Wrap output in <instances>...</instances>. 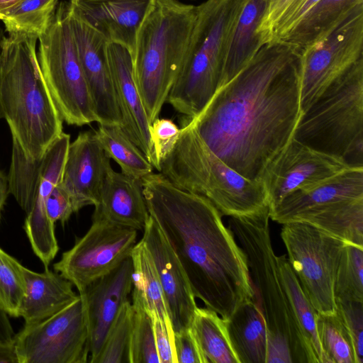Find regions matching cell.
I'll return each instance as SVG.
<instances>
[{"label": "cell", "mask_w": 363, "mask_h": 363, "mask_svg": "<svg viewBox=\"0 0 363 363\" xmlns=\"http://www.w3.org/2000/svg\"><path fill=\"white\" fill-rule=\"evenodd\" d=\"M301 116L299 50L271 40L190 122L224 162L245 178L259 180L294 138Z\"/></svg>", "instance_id": "1"}, {"label": "cell", "mask_w": 363, "mask_h": 363, "mask_svg": "<svg viewBox=\"0 0 363 363\" xmlns=\"http://www.w3.org/2000/svg\"><path fill=\"white\" fill-rule=\"evenodd\" d=\"M150 216L177 257L195 296L226 320L255 293L247 259L206 197L174 186L160 172L142 179Z\"/></svg>", "instance_id": "2"}, {"label": "cell", "mask_w": 363, "mask_h": 363, "mask_svg": "<svg viewBox=\"0 0 363 363\" xmlns=\"http://www.w3.org/2000/svg\"><path fill=\"white\" fill-rule=\"evenodd\" d=\"M38 39L4 36L0 52V104L14 137L26 155L42 158L62 133V119L43 78Z\"/></svg>", "instance_id": "3"}, {"label": "cell", "mask_w": 363, "mask_h": 363, "mask_svg": "<svg viewBox=\"0 0 363 363\" xmlns=\"http://www.w3.org/2000/svg\"><path fill=\"white\" fill-rule=\"evenodd\" d=\"M269 206L230 217L228 228L245 253L255 298L268 335L267 363H313L301 335L273 250Z\"/></svg>", "instance_id": "4"}, {"label": "cell", "mask_w": 363, "mask_h": 363, "mask_svg": "<svg viewBox=\"0 0 363 363\" xmlns=\"http://www.w3.org/2000/svg\"><path fill=\"white\" fill-rule=\"evenodd\" d=\"M196 17V6L156 0L138 28L133 77L150 123L159 118L182 68Z\"/></svg>", "instance_id": "5"}, {"label": "cell", "mask_w": 363, "mask_h": 363, "mask_svg": "<svg viewBox=\"0 0 363 363\" xmlns=\"http://www.w3.org/2000/svg\"><path fill=\"white\" fill-rule=\"evenodd\" d=\"M158 172L179 189L208 199L221 215L247 216L269 206L262 181L247 179L224 162L203 140L189 118Z\"/></svg>", "instance_id": "6"}, {"label": "cell", "mask_w": 363, "mask_h": 363, "mask_svg": "<svg viewBox=\"0 0 363 363\" xmlns=\"http://www.w3.org/2000/svg\"><path fill=\"white\" fill-rule=\"evenodd\" d=\"M245 0H206L196 17L187 51L167 101L187 118L196 116L220 86L238 16Z\"/></svg>", "instance_id": "7"}, {"label": "cell", "mask_w": 363, "mask_h": 363, "mask_svg": "<svg viewBox=\"0 0 363 363\" xmlns=\"http://www.w3.org/2000/svg\"><path fill=\"white\" fill-rule=\"evenodd\" d=\"M294 138L350 165L363 166V60L302 114Z\"/></svg>", "instance_id": "8"}, {"label": "cell", "mask_w": 363, "mask_h": 363, "mask_svg": "<svg viewBox=\"0 0 363 363\" xmlns=\"http://www.w3.org/2000/svg\"><path fill=\"white\" fill-rule=\"evenodd\" d=\"M38 40L40 72L62 121L77 126L97 122L75 46L69 2L57 5Z\"/></svg>", "instance_id": "9"}, {"label": "cell", "mask_w": 363, "mask_h": 363, "mask_svg": "<svg viewBox=\"0 0 363 363\" xmlns=\"http://www.w3.org/2000/svg\"><path fill=\"white\" fill-rule=\"evenodd\" d=\"M363 60V4L299 50L302 114L336 81Z\"/></svg>", "instance_id": "10"}, {"label": "cell", "mask_w": 363, "mask_h": 363, "mask_svg": "<svg viewBox=\"0 0 363 363\" xmlns=\"http://www.w3.org/2000/svg\"><path fill=\"white\" fill-rule=\"evenodd\" d=\"M282 225L288 260L306 296L318 313H336L334 283L346 242L307 223Z\"/></svg>", "instance_id": "11"}, {"label": "cell", "mask_w": 363, "mask_h": 363, "mask_svg": "<svg viewBox=\"0 0 363 363\" xmlns=\"http://www.w3.org/2000/svg\"><path fill=\"white\" fill-rule=\"evenodd\" d=\"M18 363H85L89 335L79 297L50 318L23 326L14 337Z\"/></svg>", "instance_id": "12"}, {"label": "cell", "mask_w": 363, "mask_h": 363, "mask_svg": "<svg viewBox=\"0 0 363 363\" xmlns=\"http://www.w3.org/2000/svg\"><path fill=\"white\" fill-rule=\"evenodd\" d=\"M137 231L106 221L92 220L88 231L62 253L53 268L80 293L130 257L136 244Z\"/></svg>", "instance_id": "13"}, {"label": "cell", "mask_w": 363, "mask_h": 363, "mask_svg": "<svg viewBox=\"0 0 363 363\" xmlns=\"http://www.w3.org/2000/svg\"><path fill=\"white\" fill-rule=\"evenodd\" d=\"M350 166L343 159L316 150L294 138L267 164L259 180L272 209L291 192Z\"/></svg>", "instance_id": "14"}, {"label": "cell", "mask_w": 363, "mask_h": 363, "mask_svg": "<svg viewBox=\"0 0 363 363\" xmlns=\"http://www.w3.org/2000/svg\"><path fill=\"white\" fill-rule=\"evenodd\" d=\"M69 3L75 46L97 123L121 126L123 117L108 62L107 41Z\"/></svg>", "instance_id": "15"}, {"label": "cell", "mask_w": 363, "mask_h": 363, "mask_svg": "<svg viewBox=\"0 0 363 363\" xmlns=\"http://www.w3.org/2000/svg\"><path fill=\"white\" fill-rule=\"evenodd\" d=\"M69 144L70 135L62 132L45 153L35 199L23 225L32 250L45 267H48L59 250L55 223L48 217L46 203L62 181Z\"/></svg>", "instance_id": "16"}, {"label": "cell", "mask_w": 363, "mask_h": 363, "mask_svg": "<svg viewBox=\"0 0 363 363\" xmlns=\"http://www.w3.org/2000/svg\"><path fill=\"white\" fill-rule=\"evenodd\" d=\"M133 264L130 257L116 269L79 293L89 335L91 363L99 356L107 333L131 292Z\"/></svg>", "instance_id": "17"}, {"label": "cell", "mask_w": 363, "mask_h": 363, "mask_svg": "<svg viewBox=\"0 0 363 363\" xmlns=\"http://www.w3.org/2000/svg\"><path fill=\"white\" fill-rule=\"evenodd\" d=\"M141 240L155 262L174 332L190 328L197 308L195 296L173 249L150 216Z\"/></svg>", "instance_id": "18"}, {"label": "cell", "mask_w": 363, "mask_h": 363, "mask_svg": "<svg viewBox=\"0 0 363 363\" xmlns=\"http://www.w3.org/2000/svg\"><path fill=\"white\" fill-rule=\"evenodd\" d=\"M112 168L94 132H81L70 143L60 184L69 194L74 213L95 206L104 179Z\"/></svg>", "instance_id": "19"}, {"label": "cell", "mask_w": 363, "mask_h": 363, "mask_svg": "<svg viewBox=\"0 0 363 363\" xmlns=\"http://www.w3.org/2000/svg\"><path fill=\"white\" fill-rule=\"evenodd\" d=\"M106 54L123 117L121 127L152 164L151 123L134 80L132 55L125 47L116 43H107Z\"/></svg>", "instance_id": "20"}, {"label": "cell", "mask_w": 363, "mask_h": 363, "mask_svg": "<svg viewBox=\"0 0 363 363\" xmlns=\"http://www.w3.org/2000/svg\"><path fill=\"white\" fill-rule=\"evenodd\" d=\"M156 0H75L69 1L108 43L125 47L133 55L137 32Z\"/></svg>", "instance_id": "21"}, {"label": "cell", "mask_w": 363, "mask_h": 363, "mask_svg": "<svg viewBox=\"0 0 363 363\" xmlns=\"http://www.w3.org/2000/svg\"><path fill=\"white\" fill-rule=\"evenodd\" d=\"M362 198L363 166L352 165L335 175L291 192L269 209V218L284 224L296 216L323 203Z\"/></svg>", "instance_id": "22"}, {"label": "cell", "mask_w": 363, "mask_h": 363, "mask_svg": "<svg viewBox=\"0 0 363 363\" xmlns=\"http://www.w3.org/2000/svg\"><path fill=\"white\" fill-rule=\"evenodd\" d=\"M92 220L143 230L150 216L143 195L142 179L111 168L94 206Z\"/></svg>", "instance_id": "23"}, {"label": "cell", "mask_w": 363, "mask_h": 363, "mask_svg": "<svg viewBox=\"0 0 363 363\" xmlns=\"http://www.w3.org/2000/svg\"><path fill=\"white\" fill-rule=\"evenodd\" d=\"M25 294L20 307L24 326L38 323L75 301L79 294L73 284L60 273L45 268L39 273L23 267Z\"/></svg>", "instance_id": "24"}, {"label": "cell", "mask_w": 363, "mask_h": 363, "mask_svg": "<svg viewBox=\"0 0 363 363\" xmlns=\"http://www.w3.org/2000/svg\"><path fill=\"white\" fill-rule=\"evenodd\" d=\"M291 222L307 223L346 243L363 246V198L323 203L296 216Z\"/></svg>", "instance_id": "25"}, {"label": "cell", "mask_w": 363, "mask_h": 363, "mask_svg": "<svg viewBox=\"0 0 363 363\" xmlns=\"http://www.w3.org/2000/svg\"><path fill=\"white\" fill-rule=\"evenodd\" d=\"M225 321L239 362L267 363V330L255 296L240 304Z\"/></svg>", "instance_id": "26"}, {"label": "cell", "mask_w": 363, "mask_h": 363, "mask_svg": "<svg viewBox=\"0 0 363 363\" xmlns=\"http://www.w3.org/2000/svg\"><path fill=\"white\" fill-rule=\"evenodd\" d=\"M264 0H245L238 16L225 62L220 86L233 78L264 44L259 33Z\"/></svg>", "instance_id": "27"}, {"label": "cell", "mask_w": 363, "mask_h": 363, "mask_svg": "<svg viewBox=\"0 0 363 363\" xmlns=\"http://www.w3.org/2000/svg\"><path fill=\"white\" fill-rule=\"evenodd\" d=\"M130 258L133 264L132 303L140 304L148 313H155L166 323L172 325L155 262L142 240L135 244Z\"/></svg>", "instance_id": "28"}, {"label": "cell", "mask_w": 363, "mask_h": 363, "mask_svg": "<svg viewBox=\"0 0 363 363\" xmlns=\"http://www.w3.org/2000/svg\"><path fill=\"white\" fill-rule=\"evenodd\" d=\"M277 259L281 278L301 335L313 363H328L318 335L317 311L303 292L286 256L284 255L277 256Z\"/></svg>", "instance_id": "29"}, {"label": "cell", "mask_w": 363, "mask_h": 363, "mask_svg": "<svg viewBox=\"0 0 363 363\" xmlns=\"http://www.w3.org/2000/svg\"><path fill=\"white\" fill-rule=\"evenodd\" d=\"M363 0H319L298 23L279 40L300 50L333 26Z\"/></svg>", "instance_id": "30"}, {"label": "cell", "mask_w": 363, "mask_h": 363, "mask_svg": "<svg viewBox=\"0 0 363 363\" xmlns=\"http://www.w3.org/2000/svg\"><path fill=\"white\" fill-rule=\"evenodd\" d=\"M206 363H240L225 321L208 308L197 306L190 327Z\"/></svg>", "instance_id": "31"}, {"label": "cell", "mask_w": 363, "mask_h": 363, "mask_svg": "<svg viewBox=\"0 0 363 363\" xmlns=\"http://www.w3.org/2000/svg\"><path fill=\"white\" fill-rule=\"evenodd\" d=\"M94 134L108 157L119 165L123 174L142 179L152 172V164L120 125L99 123Z\"/></svg>", "instance_id": "32"}, {"label": "cell", "mask_w": 363, "mask_h": 363, "mask_svg": "<svg viewBox=\"0 0 363 363\" xmlns=\"http://www.w3.org/2000/svg\"><path fill=\"white\" fill-rule=\"evenodd\" d=\"M43 157L33 159L27 156L17 140L12 137L11 161L7 176L9 192L26 213L30 211L35 199Z\"/></svg>", "instance_id": "33"}, {"label": "cell", "mask_w": 363, "mask_h": 363, "mask_svg": "<svg viewBox=\"0 0 363 363\" xmlns=\"http://www.w3.org/2000/svg\"><path fill=\"white\" fill-rule=\"evenodd\" d=\"M58 0H21L2 20L8 34L38 40L52 20Z\"/></svg>", "instance_id": "34"}, {"label": "cell", "mask_w": 363, "mask_h": 363, "mask_svg": "<svg viewBox=\"0 0 363 363\" xmlns=\"http://www.w3.org/2000/svg\"><path fill=\"white\" fill-rule=\"evenodd\" d=\"M316 327L328 363H356L352 339L337 312H317Z\"/></svg>", "instance_id": "35"}, {"label": "cell", "mask_w": 363, "mask_h": 363, "mask_svg": "<svg viewBox=\"0 0 363 363\" xmlns=\"http://www.w3.org/2000/svg\"><path fill=\"white\" fill-rule=\"evenodd\" d=\"M336 301L363 302V246L346 243L337 267Z\"/></svg>", "instance_id": "36"}, {"label": "cell", "mask_w": 363, "mask_h": 363, "mask_svg": "<svg viewBox=\"0 0 363 363\" xmlns=\"http://www.w3.org/2000/svg\"><path fill=\"white\" fill-rule=\"evenodd\" d=\"M133 308L129 301L121 306L109 328L94 363H130V343Z\"/></svg>", "instance_id": "37"}, {"label": "cell", "mask_w": 363, "mask_h": 363, "mask_svg": "<svg viewBox=\"0 0 363 363\" xmlns=\"http://www.w3.org/2000/svg\"><path fill=\"white\" fill-rule=\"evenodd\" d=\"M23 267L0 247V308L14 318L20 317L25 294Z\"/></svg>", "instance_id": "38"}, {"label": "cell", "mask_w": 363, "mask_h": 363, "mask_svg": "<svg viewBox=\"0 0 363 363\" xmlns=\"http://www.w3.org/2000/svg\"><path fill=\"white\" fill-rule=\"evenodd\" d=\"M131 304L133 308V321L130 343V363H160L151 315L140 304Z\"/></svg>", "instance_id": "39"}, {"label": "cell", "mask_w": 363, "mask_h": 363, "mask_svg": "<svg viewBox=\"0 0 363 363\" xmlns=\"http://www.w3.org/2000/svg\"><path fill=\"white\" fill-rule=\"evenodd\" d=\"M180 129L170 119H155L150 125V136L152 145V165L157 171L162 160L171 152L176 144Z\"/></svg>", "instance_id": "40"}, {"label": "cell", "mask_w": 363, "mask_h": 363, "mask_svg": "<svg viewBox=\"0 0 363 363\" xmlns=\"http://www.w3.org/2000/svg\"><path fill=\"white\" fill-rule=\"evenodd\" d=\"M336 304L352 341L355 362L363 363V302L336 301Z\"/></svg>", "instance_id": "41"}, {"label": "cell", "mask_w": 363, "mask_h": 363, "mask_svg": "<svg viewBox=\"0 0 363 363\" xmlns=\"http://www.w3.org/2000/svg\"><path fill=\"white\" fill-rule=\"evenodd\" d=\"M149 313L152 320L160 363H177L174 345V332L172 325L166 323L155 313Z\"/></svg>", "instance_id": "42"}, {"label": "cell", "mask_w": 363, "mask_h": 363, "mask_svg": "<svg viewBox=\"0 0 363 363\" xmlns=\"http://www.w3.org/2000/svg\"><path fill=\"white\" fill-rule=\"evenodd\" d=\"M318 1L294 0L277 23L271 40H279L290 32Z\"/></svg>", "instance_id": "43"}, {"label": "cell", "mask_w": 363, "mask_h": 363, "mask_svg": "<svg viewBox=\"0 0 363 363\" xmlns=\"http://www.w3.org/2000/svg\"><path fill=\"white\" fill-rule=\"evenodd\" d=\"M174 345L177 363H206L191 328L174 333Z\"/></svg>", "instance_id": "44"}, {"label": "cell", "mask_w": 363, "mask_h": 363, "mask_svg": "<svg viewBox=\"0 0 363 363\" xmlns=\"http://www.w3.org/2000/svg\"><path fill=\"white\" fill-rule=\"evenodd\" d=\"M48 218L52 222L65 223L74 213L70 196L60 183L52 191L46 203Z\"/></svg>", "instance_id": "45"}, {"label": "cell", "mask_w": 363, "mask_h": 363, "mask_svg": "<svg viewBox=\"0 0 363 363\" xmlns=\"http://www.w3.org/2000/svg\"><path fill=\"white\" fill-rule=\"evenodd\" d=\"M294 0H264V12L259 33L264 43L271 40L274 29Z\"/></svg>", "instance_id": "46"}, {"label": "cell", "mask_w": 363, "mask_h": 363, "mask_svg": "<svg viewBox=\"0 0 363 363\" xmlns=\"http://www.w3.org/2000/svg\"><path fill=\"white\" fill-rule=\"evenodd\" d=\"M16 334L8 318V314L0 308V341L13 342Z\"/></svg>", "instance_id": "47"}, {"label": "cell", "mask_w": 363, "mask_h": 363, "mask_svg": "<svg viewBox=\"0 0 363 363\" xmlns=\"http://www.w3.org/2000/svg\"><path fill=\"white\" fill-rule=\"evenodd\" d=\"M0 363H18L14 340L10 342L0 341Z\"/></svg>", "instance_id": "48"}, {"label": "cell", "mask_w": 363, "mask_h": 363, "mask_svg": "<svg viewBox=\"0 0 363 363\" xmlns=\"http://www.w3.org/2000/svg\"><path fill=\"white\" fill-rule=\"evenodd\" d=\"M9 184L7 177L0 171V217L3 207L9 195Z\"/></svg>", "instance_id": "49"}, {"label": "cell", "mask_w": 363, "mask_h": 363, "mask_svg": "<svg viewBox=\"0 0 363 363\" xmlns=\"http://www.w3.org/2000/svg\"><path fill=\"white\" fill-rule=\"evenodd\" d=\"M21 0H0V20H3L9 11Z\"/></svg>", "instance_id": "50"}, {"label": "cell", "mask_w": 363, "mask_h": 363, "mask_svg": "<svg viewBox=\"0 0 363 363\" xmlns=\"http://www.w3.org/2000/svg\"><path fill=\"white\" fill-rule=\"evenodd\" d=\"M4 36V35L3 30L0 27V52H1V43H2V40H3ZM2 118H4V114H3L1 106V104H0V119Z\"/></svg>", "instance_id": "51"}, {"label": "cell", "mask_w": 363, "mask_h": 363, "mask_svg": "<svg viewBox=\"0 0 363 363\" xmlns=\"http://www.w3.org/2000/svg\"><path fill=\"white\" fill-rule=\"evenodd\" d=\"M72 1H75V0H72Z\"/></svg>", "instance_id": "52"}]
</instances>
